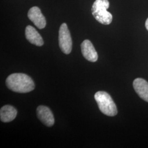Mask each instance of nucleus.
<instances>
[{
  "label": "nucleus",
  "mask_w": 148,
  "mask_h": 148,
  "mask_svg": "<svg viewBox=\"0 0 148 148\" xmlns=\"http://www.w3.org/2000/svg\"><path fill=\"white\" fill-rule=\"evenodd\" d=\"M5 83L10 90L17 93H27L35 88V84L32 78L23 73L11 74L7 78Z\"/></svg>",
  "instance_id": "f257e3e1"
},
{
  "label": "nucleus",
  "mask_w": 148,
  "mask_h": 148,
  "mask_svg": "<svg viewBox=\"0 0 148 148\" xmlns=\"http://www.w3.org/2000/svg\"><path fill=\"white\" fill-rule=\"evenodd\" d=\"M95 98L102 113L109 116L116 115V106L109 93L104 91H98L95 93Z\"/></svg>",
  "instance_id": "f03ea898"
},
{
  "label": "nucleus",
  "mask_w": 148,
  "mask_h": 148,
  "mask_svg": "<svg viewBox=\"0 0 148 148\" xmlns=\"http://www.w3.org/2000/svg\"><path fill=\"white\" fill-rule=\"evenodd\" d=\"M109 7L108 0H95L92 7V13L95 19L101 24L109 25L112 21V16L107 11Z\"/></svg>",
  "instance_id": "7ed1b4c3"
},
{
  "label": "nucleus",
  "mask_w": 148,
  "mask_h": 148,
  "mask_svg": "<svg viewBox=\"0 0 148 148\" xmlns=\"http://www.w3.org/2000/svg\"><path fill=\"white\" fill-rule=\"evenodd\" d=\"M59 45L64 53L69 54L71 52L73 45L72 39L66 23H63L59 29Z\"/></svg>",
  "instance_id": "20e7f679"
},
{
  "label": "nucleus",
  "mask_w": 148,
  "mask_h": 148,
  "mask_svg": "<svg viewBox=\"0 0 148 148\" xmlns=\"http://www.w3.org/2000/svg\"><path fill=\"white\" fill-rule=\"evenodd\" d=\"M27 16L29 19L39 29H42L46 27V21L45 17L38 7H32L28 12Z\"/></svg>",
  "instance_id": "39448f33"
},
{
  "label": "nucleus",
  "mask_w": 148,
  "mask_h": 148,
  "mask_svg": "<svg viewBox=\"0 0 148 148\" xmlns=\"http://www.w3.org/2000/svg\"><path fill=\"white\" fill-rule=\"evenodd\" d=\"M38 118L44 125L48 127L52 126L54 123L53 113L49 108L46 106H39L37 108Z\"/></svg>",
  "instance_id": "423d86ee"
},
{
  "label": "nucleus",
  "mask_w": 148,
  "mask_h": 148,
  "mask_svg": "<svg viewBox=\"0 0 148 148\" xmlns=\"http://www.w3.org/2000/svg\"><path fill=\"white\" fill-rule=\"evenodd\" d=\"M81 52L86 59L91 62H95L98 60V53L93 44L88 40H85L81 45Z\"/></svg>",
  "instance_id": "0eeeda50"
},
{
  "label": "nucleus",
  "mask_w": 148,
  "mask_h": 148,
  "mask_svg": "<svg viewBox=\"0 0 148 148\" xmlns=\"http://www.w3.org/2000/svg\"><path fill=\"white\" fill-rule=\"evenodd\" d=\"M133 87L138 95L144 101L148 102V82L142 78L134 79Z\"/></svg>",
  "instance_id": "6e6552de"
},
{
  "label": "nucleus",
  "mask_w": 148,
  "mask_h": 148,
  "mask_svg": "<svg viewBox=\"0 0 148 148\" xmlns=\"http://www.w3.org/2000/svg\"><path fill=\"white\" fill-rule=\"evenodd\" d=\"M25 37L27 40L37 46H42L43 45L42 37L34 27L28 25L25 28Z\"/></svg>",
  "instance_id": "1a4fd4ad"
},
{
  "label": "nucleus",
  "mask_w": 148,
  "mask_h": 148,
  "mask_svg": "<svg viewBox=\"0 0 148 148\" xmlns=\"http://www.w3.org/2000/svg\"><path fill=\"white\" fill-rule=\"evenodd\" d=\"M17 115V110L13 106H3L0 110V118L1 121L9 122L13 121Z\"/></svg>",
  "instance_id": "9d476101"
},
{
  "label": "nucleus",
  "mask_w": 148,
  "mask_h": 148,
  "mask_svg": "<svg viewBox=\"0 0 148 148\" xmlns=\"http://www.w3.org/2000/svg\"><path fill=\"white\" fill-rule=\"evenodd\" d=\"M145 27H146V29H147V30L148 31V19H147L146 21H145Z\"/></svg>",
  "instance_id": "9b49d317"
}]
</instances>
